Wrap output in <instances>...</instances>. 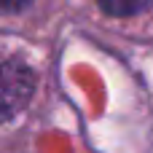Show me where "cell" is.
I'll return each mask as SVG.
<instances>
[{"instance_id": "obj_1", "label": "cell", "mask_w": 153, "mask_h": 153, "mask_svg": "<svg viewBox=\"0 0 153 153\" xmlns=\"http://www.w3.org/2000/svg\"><path fill=\"white\" fill-rule=\"evenodd\" d=\"M35 94V73L22 62L0 65V121L13 118Z\"/></svg>"}, {"instance_id": "obj_2", "label": "cell", "mask_w": 153, "mask_h": 153, "mask_svg": "<svg viewBox=\"0 0 153 153\" xmlns=\"http://www.w3.org/2000/svg\"><path fill=\"white\" fill-rule=\"evenodd\" d=\"M151 3L153 0H100L102 11L110 13V16H118V19L121 16H134V13L145 11Z\"/></svg>"}, {"instance_id": "obj_3", "label": "cell", "mask_w": 153, "mask_h": 153, "mask_svg": "<svg viewBox=\"0 0 153 153\" xmlns=\"http://www.w3.org/2000/svg\"><path fill=\"white\" fill-rule=\"evenodd\" d=\"M32 0H0V13H16L24 5H30Z\"/></svg>"}]
</instances>
